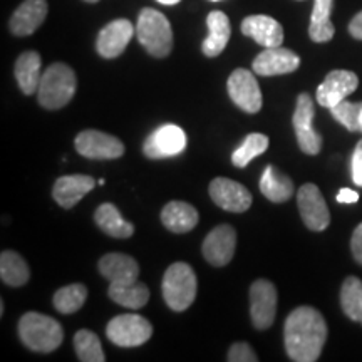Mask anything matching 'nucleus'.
Here are the masks:
<instances>
[{
    "label": "nucleus",
    "mask_w": 362,
    "mask_h": 362,
    "mask_svg": "<svg viewBox=\"0 0 362 362\" xmlns=\"http://www.w3.org/2000/svg\"><path fill=\"white\" fill-rule=\"evenodd\" d=\"M285 351L291 361L315 362L327 341V324L314 307L302 305L288 314L284 325Z\"/></svg>",
    "instance_id": "nucleus-1"
},
{
    "label": "nucleus",
    "mask_w": 362,
    "mask_h": 362,
    "mask_svg": "<svg viewBox=\"0 0 362 362\" xmlns=\"http://www.w3.org/2000/svg\"><path fill=\"white\" fill-rule=\"evenodd\" d=\"M78 89L76 72L64 62H54L44 71L40 79L37 99L45 110H61L69 104Z\"/></svg>",
    "instance_id": "nucleus-2"
},
{
    "label": "nucleus",
    "mask_w": 362,
    "mask_h": 362,
    "mask_svg": "<svg viewBox=\"0 0 362 362\" xmlns=\"http://www.w3.org/2000/svg\"><path fill=\"white\" fill-rule=\"evenodd\" d=\"M19 337L27 349L52 352L64 341V330L52 317L39 312H27L19 320Z\"/></svg>",
    "instance_id": "nucleus-3"
},
{
    "label": "nucleus",
    "mask_w": 362,
    "mask_h": 362,
    "mask_svg": "<svg viewBox=\"0 0 362 362\" xmlns=\"http://www.w3.org/2000/svg\"><path fill=\"white\" fill-rule=\"evenodd\" d=\"M136 37L149 56L163 59L173 51V30L165 13L156 8H143L136 24Z\"/></svg>",
    "instance_id": "nucleus-4"
},
{
    "label": "nucleus",
    "mask_w": 362,
    "mask_h": 362,
    "mask_svg": "<svg viewBox=\"0 0 362 362\" xmlns=\"http://www.w3.org/2000/svg\"><path fill=\"white\" fill-rule=\"evenodd\" d=\"M197 274L185 262H175L163 277V298L166 305L175 312L187 310L197 298Z\"/></svg>",
    "instance_id": "nucleus-5"
},
{
    "label": "nucleus",
    "mask_w": 362,
    "mask_h": 362,
    "mask_svg": "<svg viewBox=\"0 0 362 362\" xmlns=\"http://www.w3.org/2000/svg\"><path fill=\"white\" fill-rule=\"evenodd\" d=\"M106 336L119 347H138L153 336V325L138 314L116 315L106 327Z\"/></svg>",
    "instance_id": "nucleus-6"
},
{
    "label": "nucleus",
    "mask_w": 362,
    "mask_h": 362,
    "mask_svg": "<svg viewBox=\"0 0 362 362\" xmlns=\"http://www.w3.org/2000/svg\"><path fill=\"white\" fill-rule=\"evenodd\" d=\"M314 116H315V107H314V99L310 98V94L302 93L298 94L296 111H293V131H296L298 148L305 153V155L315 156L319 155L320 149H322V136H320L314 129Z\"/></svg>",
    "instance_id": "nucleus-7"
},
{
    "label": "nucleus",
    "mask_w": 362,
    "mask_h": 362,
    "mask_svg": "<svg viewBox=\"0 0 362 362\" xmlns=\"http://www.w3.org/2000/svg\"><path fill=\"white\" fill-rule=\"evenodd\" d=\"M228 96L240 110L248 115H257L264 106L260 86L257 83L255 74L247 69H235L226 81Z\"/></svg>",
    "instance_id": "nucleus-8"
},
{
    "label": "nucleus",
    "mask_w": 362,
    "mask_h": 362,
    "mask_svg": "<svg viewBox=\"0 0 362 362\" xmlns=\"http://www.w3.org/2000/svg\"><path fill=\"white\" fill-rule=\"evenodd\" d=\"M74 144L79 155L88 160H117L124 155V144L119 138L96 129L79 133Z\"/></svg>",
    "instance_id": "nucleus-9"
},
{
    "label": "nucleus",
    "mask_w": 362,
    "mask_h": 362,
    "mask_svg": "<svg viewBox=\"0 0 362 362\" xmlns=\"http://www.w3.org/2000/svg\"><path fill=\"white\" fill-rule=\"evenodd\" d=\"M277 314V288L270 280H255L250 287V317L257 330L272 327Z\"/></svg>",
    "instance_id": "nucleus-10"
},
{
    "label": "nucleus",
    "mask_w": 362,
    "mask_h": 362,
    "mask_svg": "<svg viewBox=\"0 0 362 362\" xmlns=\"http://www.w3.org/2000/svg\"><path fill=\"white\" fill-rule=\"evenodd\" d=\"M297 205L302 221L312 232H322L330 223V214L319 187L314 183L302 185L297 193Z\"/></svg>",
    "instance_id": "nucleus-11"
},
{
    "label": "nucleus",
    "mask_w": 362,
    "mask_h": 362,
    "mask_svg": "<svg viewBox=\"0 0 362 362\" xmlns=\"http://www.w3.org/2000/svg\"><path fill=\"white\" fill-rule=\"evenodd\" d=\"M187 148V134L176 124H163L148 136L143 144L144 155L151 160H163L180 155Z\"/></svg>",
    "instance_id": "nucleus-12"
},
{
    "label": "nucleus",
    "mask_w": 362,
    "mask_h": 362,
    "mask_svg": "<svg viewBox=\"0 0 362 362\" xmlns=\"http://www.w3.org/2000/svg\"><path fill=\"white\" fill-rule=\"evenodd\" d=\"M237 247V232L232 225H218L203 240L202 252L205 260L214 267H225L232 262Z\"/></svg>",
    "instance_id": "nucleus-13"
},
{
    "label": "nucleus",
    "mask_w": 362,
    "mask_h": 362,
    "mask_svg": "<svg viewBox=\"0 0 362 362\" xmlns=\"http://www.w3.org/2000/svg\"><path fill=\"white\" fill-rule=\"evenodd\" d=\"M357 88H359V78L356 72L344 69L330 71L325 76L324 83L317 88L315 99L320 106L330 110L354 93Z\"/></svg>",
    "instance_id": "nucleus-14"
},
{
    "label": "nucleus",
    "mask_w": 362,
    "mask_h": 362,
    "mask_svg": "<svg viewBox=\"0 0 362 362\" xmlns=\"http://www.w3.org/2000/svg\"><path fill=\"white\" fill-rule=\"evenodd\" d=\"M210 197L216 206L221 210L243 214L252 206V193L238 181L230 178H215L210 183Z\"/></svg>",
    "instance_id": "nucleus-15"
},
{
    "label": "nucleus",
    "mask_w": 362,
    "mask_h": 362,
    "mask_svg": "<svg viewBox=\"0 0 362 362\" xmlns=\"http://www.w3.org/2000/svg\"><path fill=\"white\" fill-rule=\"evenodd\" d=\"M298 66H300V57L291 49L282 47V45L265 47V51H262L252 62L253 72L259 76H265V78L291 74V72L298 69Z\"/></svg>",
    "instance_id": "nucleus-16"
},
{
    "label": "nucleus",
    "mask_w": 362,
    "mask_h": 362,
    "mask_svg": "<svg viewBox=\"0 0 362 362\" xmlns=\"http://www.w3.org/2000/svg\"><path fill=\"white\" fill-rule=\"evenodd\" d=\"M136 29L128 19H116L104 25L98 34L96 51L104 59L119 57L128 47Z\"/></svg>",
    "instance_id": "nucleus-17"
},
{
    "label": "nucleus",
    "mask_w": 362,
    "mask_h": 362,
    "mask_svg": "<svg viewBox=\"0 0 362 362\" xmlns=\"http://www.w3.org/2000/svg\"><path fill=\"white\" fill-rule=\"evenodd\" d=\"M47 12V0H24L12 13L11 22H8L11 33L17 37L34 34L44 24Z\"/></svg>",
    "instance_id": "nucleus-18"
},
{
    "label": "nucleus",
    "mask_w": 362,
    "mask_h": 362,
    "mask_svg": "<svg viewBox=\"0 0 362 362\" xmlns=\"http://www.w3.org/2000/svg\"><path fill=\"white\" fill-rule=\"evenodd\" d=\"M98 181L88 175H67L56 180L52 188V198L62 208H72L90 193Z\"/></svg>",
    "instance_id": "nucleus-19"
},
{
    "label": "nucleus",
    "mask_w": 362,
    "mask_h": 362,
    "mask_svg": "<svg viewBox=\"0 0 362 362\" xmlns=\"http://www.w3.org/2000/svg\"><path fill=\"white\" fill-rule=\"evenodd\" d=\"M242 34L262 47H279L284 42V27L270 16H248L242 22Z\"/></svg>",
    "instance_id": "nucleus-20"
},
{
    "label": "nucleus",
    "mask_w": 362,
    "mask_h": 362,
    "mask_svg": "<svg viewBox=\"0 0 362 362\" xmlns=\"http://www.w3.org/2000/svg\"><path fill=\"white\" fill-rule=\"evenodd\" d=\"M99 274L110 284H124L138 280L139 265L133 257L124 253H106L98 264Z\"/></svg>",
    "instance_id": "nucleus-21"
},
{
    "label": "nucleus",
    "mask_w": 362,
    "mask_h": 362,
    "mask_svg": "<svg viewBox=\"0 0 362 362\" xmlns=\"http://www.w3.org/2000/svg\"><path fill=\"white\" fill-rule=\"evenodd\" d=\"M16 74L17 84L25 96H33L39 90L40 79H42V59L40 54L35 51L22 52L16 61Z\"/></svg>",
    "instance_id": "nucleus-22"
},
{
    "label": "nucleus",
    "mask_w": 362,
    "mask_h": 362,
    "mask_svg": "<svg viewBox=\"0 0 362 362\" xmlns=\"http://www.w3.org/2000/svg\"><path fill=\"white\" fill-rule=\"evenodd\" d=\"M208 37L203 40L202 51L206 57H216L225 51L228 44L230 35H232V27L225 12L214 11L206 17Z\"/></svg>",
    "instance_id": "nucleus-23"
},
{
    "label": "nucleus",
    "mask_w": 362,
    "mask_h": 362,
    "mask_svg": "<svg viewBox=\"0 0 362 362\" xmlns=\"http://www.w3.org/2000/svg\"><path fill=\"white\" fill-rule=\"evenodd\" d=\"M197 208L185 202H170L161 210V221L170 232L188 233L198 225Z\"/></svg>",
    "instance_id": "nucleus-24"
},
{
    "label": "nucleus",
    "mask_w": 362,
    "mask_h": 362,
    "mask_svg": "<svg viewBox=\"0 0 362 362\" xmlns=\"http://www.w3.org/2000/svg\"><path fill=\"white\" fill-rule=\"evenodd\" d=\"M94 221L104 233L115 238H129L134 233V225L121 216L119 210L112 203H103L94 214Z\"/></svg>",
    "instance_id": "nucleus-25"
},
{
    "label": "nucleus",
    "mask_w": 362,
    "mask_h": 362,
    "mask_svg": "<svg viewBox=\"0 0 362 362\" xmlns=\"http://www.w3.org/2000/svg\"><path fill=\"white\" fill-rule=\"evenodd\" d=\"M107 296L117 305H123L131 310H139L148 304L149 288L146 284L138 282V280L124 284H111Z\"/></svg>",
    "instance_id": "nucleus-26"
},
{
    "label": "nucleus",
    "mask_w": 362,
    "mask_h": 362,
    "mask_svg": "<svg viewBox=\"0 0 362 362\" xmlns=\"http://www.w3.org/2000/svg\"><path fill=\"white\" fill-rule=\"evenodd\" d=\"M260 192L267 200L274 203H284L291 200L293 194V181L287 175L280 173L275 166L269 165L262 173Z\"/></svg>",
    "instance_id": "nucleus-27"
},
{
    "label": "nucleus",
    "mask_w": 362,
    "mask_h": 362,
    "mask_svg": "<svg viewBox=\"0 0 362 362\" xmlns=\"http://www.w3.org/2000/svg\"><path fill=\"white\" fill-rule=\"evenodd\" d=\"M334 0H315L314 8H312L309 35L310 39L317 44L329 42L336 34V27H334L330 16H332Z\"/></svg>",
    "instance_id": "nucleus-28"
},
{
    "label": "nucleus",
    "mask_w": 362,
    "mask_h": 362,
    "mask_svg": "<svg viewBox=\"0 0 362 362\" xmlns=\"http://www.w3.org/2000/svg\"><path fill=\"white\" fill-rule=\"evenodd\" d=\"M0 279L11 287H22L29 282L30 270L19 253L4 250L0 255Z\"/></svg>",
    "instance_id": "nucleus-29"
},
{
    "label": "nucleus",
    "mask_w": 362,
    "mask_h": 362,
    "mask_svg": "<svg viewBox=\"0 0 362 362\" xmlns=\"http://www.w3.org/2000/svg\"><path fill=\"white\" fill-rule=\"evenodd\" d=\"M86 298H88V287L83 284H71L66 287H61L54 293V307L61 314L69 315L78 312L84 305Z\"/></svg>",
    "instance_id": "nucleus-30"
},
{
    "label": "nucleus",
    "mask_w": 362,
    "mask_h": 362,
    "mask_svg": "<svg viewBox=\"0 0 362 362\" xmlns=\"http://www.w3.org/2000/svg\"><path fill=\"white\" fill-rule=\"evenodd\" d=\"M341 305L344 314L362 325V282L357 277H347L341 288Z\"/></svg>",
    "instance_id": "nucleus-31"
},
{
    "label": "nucleus",
    "mask_w": 362,
    "mask_h": 362,
    "mask_svg": "<svg viewBox=\"0 0 362 362\" xmlns=\"http://www.w3.org/2000/svg\"><path fill=\"white\" fill-rule=\"evenodd\" d=\"M74 349L78 354V359L83 362H104V356L101 341L93 330L81 329L74 336Z\"/></svg>",
    "instance_id": "nucleus-32"
},
{
    "label": "nucleus",
    "mask_w": 362,
    "mask_h": 362,
    "mask_svg": "<svg viewBox=\"0 0 362 362\" xmlns=\"http://www.w3.org/2000/svg\"><path fill=\"white\" fill-rule=\"evenodd\" d=\"M269 148V138L262 133L248 134L243 143L235 149L232 155V163L237 168H245L253 158L264 155Z\"/></svg>",
    "instance_id": "nucleus-33"
},
{
    "label": "nucleus",
    "mask_w": 362,
    "mask_h": 362,
    "mask_svg": "<svg viewBox=\"0 0 362 362\" xmlns=\"http://www.w3.org/2000/svg\"><path fill=\"white\" fill-rule=\"evenodd\" d=\"M361 111L362 103H349L346 99L336 104L334 107H330V115L334 116V119L349 131H359Z\"/></svg>",
    "instance_id": "nucleus-34"
},
{
    "label": "nucleus",
    "mask_w": 362,
    "mask_h": 362,
    "mask_svg": "<svg viewBox=\"0 0 362 362\" xmlns=\"http://www.w3.org/2000/svg\"><path fill=\"white\" fill-rule=\"evenodd\" d=\"M226 359L230 362H257L259 361V356H257L255 351L252 349L250 344L235 342L233 346L230 347Z\"/></svg>",
    "instance_id": "nucleus-35"
},
{
    "label": "nucleus",
    "mask_w": 362,
    "mask_h": 362,
    "mask_svg": "<svg viewBox=\"0 0 362 362\" xmlns=\"http://www.w3.org/2000/svg\"><path fill=\"white\" fill-rule=\"evenodd\" d=\"M351 171H352V181H354L357 187L362 188V139L357 143L354 155H352Z\"/></svg>",
    "instance_id": "nucleus-36"
},
{
    "label": "nucleus",
    "mask_w": 362,
    "mask_h": 362,
    "mask_svg": "<svg viewBox=\"0 0 362 362\" xmlns=\"http://www.w3.org/2000/svg\"><path fill=\"white\" fill-rule=\"evenodd\" d=\"M351 250H352V257H354V260L359 265H362V221L356 226L354 233H352Z\"/></svg>",
    "instance_id": "nucleus-37"
},
{
    "label": "nucleus",
    "mask_w": 362,
    "mask_h": 362,
    "mask_svg": "<svg viewBox=\"0 0 362 362\" xmlns=\"http://www.w3.org/2000/svg\"><path fill=\"white\" fill-rule=\"evenodd\" d=\"M336 200L339 203H344V205H349V203H357L359 202V193L354 192L351 188H342L341 192L337 193Z\"/></svg>",
    "instance_id": "nucleus-38"
},
{
    "label": "nucleus",
    "mask_w": 362,
    "mask_h": 362,
    "mask_svg": "<svg viewBox=\"0 0 362 362\" xmlns=\"http://www.w3.org/2000/svg\"><path fill=\"white\" fill-rule=\"evenodd\" d=\"M349 34L357 40H362V12L356 13L349 22Z\"/></svg>",
    "instance_id": "nucleus-39"
},
{
    "label": "nucleus",
    "mask_w": 362,
    "mask_h": 362,
    "mask_svg": "<svg viewBox=\"0 0 362 362\" xmlns=\"http://www.w3.org/2000/svg\"><path fill=\"white\" fill-rule=\"evenodd\" d=\"M156 2L163 4V6H176V4H180L181 0H156Z\"/></svg>",
    "instance_id": "nucleus-40"
},
{
    "label": "nucleus",
    "mask_w": 362,
    "mask_h": 362,
    "mask_svg": "<svg viewBox=\"0 0 362 362\" xmlns=\"http://www.w3.org/2000/svg\"><path fill=\"white\" fill-rule=\"evenodd\" d=\"M359 131H362V111H361V117H359Z\"/></svg>",
    "instance_id": "nucleus-41"
},
{
    "label": "nucleus",
    "mask_w": 362,
    "mask_h": 362,
    "mask_svg": "<svg viewBox=\"0 0 362 362\" xmlns=\"http://www.w3.org/2000/svg\"><path fill=\"white\" fill-rule=\"evenodd\" d=\"M84 2H88V4H96V2H99V0H84Z\"/></svg>",
    "instance_id": "nucleus-42"
},
{
    "label": "nucleus",
    "mask_w": 362,
    "mask_h": 362,
    "mask_svg": "<svg viewBox=\"0 0 362 362\" xmlns=\"http://www.w3.org/2000/svg\"><path fill=\"white\" fill-rule=\"evenodd\" d=\"M104 183H106V180H103V178L98 181V185H101V187H103V185H104Z\"/></svg>",
    "instance_id": "nucleus-43"
},
{
    "label": "nucleus",
    "mask_w": 362,
    "mask_h": 362,
    "mask_svg": "<svg viewBox=\"0 0 362 362\" xmlns=\"http://www.w3.org/2000/svg\"><path fill=\"white\" fill-rule=\"evenodd\" d=\"M211 2H220V0H211Z\"/></svg>",
    "instance_id": "nucleus-44"
}]
</instances>
